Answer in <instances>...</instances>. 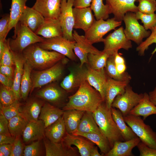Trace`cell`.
Returning <instances> with one entry per match:
<instances>
[{"label":"cell","mask_w":156,"mask_h":156,"mask_svg":"<svg viewBox=\"0 0 156 156\" xmlns=\"http://www.w3.org/2000/svg\"><path fill=\"white\" fill-rule=\"evenodd\" d=\"M76 92L68 97L64 111L75 109L93 113L104 102L99 92L86 80L81 82Z\"/></svg>","instance_id":"cell-1"},{"label":"cell","mask_w":156,"mask_h":156,"mask_svg":"<svg viewBox=\"0 0 156 156\" xmlns=\"http://www.w3.org/2000/svg\"><path fill=\"white\" fill-rule=\"evenodd\" d=\"M22 53L25 61L33 69L36 70L49 68L63 60L66 57L56 51L43 49L37 43L27 47Z\"/></svg>","instance_id":"cell-2"},{"label":"cell","mask_w":156,"mask_h":156,"mask_svg":"<svg viewBox=\"0 0 156 156\" xmlns=\"http://www.w3.org/2000/svg\"><path fill=\"white\" fill-rule=\"evenodd\" d=\"M92 113L101 132L108 140L111 148L116 141H124L113 118L111 108L107 107L105 102Z\"/></svg>","instance_id":"cell-3"},{"label":"cell","mask_w":156,"mask_h":156,"mask_svg":"<svg viewBox=\"0 0 156 156\" xmlns=\"http://www.w3.org/2000/svg\"><path fill=\"white\" fill-rule=\"evenodd\" d=\"M14 32L12 38L8 40L11 50L17 53H22L29 45L42 42L44 39L19 21L14 29Z\"/></svg>","instance_id":"cell-4"},{"label":"cell","mask_w":156,"mask_h":156,"mask_svg":"<svg viewBox=\"0 0 156 156\" xmlns=\"http://www.w3.org/2000/svg\"><path fill=\"white\" fill-rule=\"evenodd\" d=\"M123 117L141 142L149 147L156 149V133L150 126L146 124L140 116L129 114Z\"/></svg>","instance_id":"cell-5"},{"label":"cell","mask_w":156,"mask_h":156,"mask_svg":"<svg viewBox=\"0 0 156 156\" xmlns=\"http://www.w3.org/2000/svg\"><path fill=\"white\" fill-rule=\"evenodd\" d=\"M66 57L51 67L41 70H34L31 73V93L35 88L54 82L61 76L64 65L67 61Z\"/></svg>","instance_id":"cell-6"},{"label":"cell","mask_w":156,"mask_h":156,"mask_svg":"<svg viewBox=\"0 0 156 156\" xmlns=\"http://www.w3.org/2000/svg\"><path fill=\"white\" fill-rule=\"evenodd\" d=\"M122 21L114 18L96 20L90 28L85 32L84 36L90 43L103 42V37L108 32L120 26Z\"/></svg>","instance_id":"cell-7"},{"label":"cell","mask_w":156,"mask_h":156,"mask_svg":"<svg viewBox=\"0 0 156 156\" xmlns=\"http://www.w3.org/2000/svg\"><path fill=\"white\" fill-rule=\"evenodd\" d=\"M75 43L74 40H70L61 36L44 38V41L37 43L43 49L56 51L74 60L76 56L74 51Z\"/></svg>","instance_id":"cell-8"},{"label":"cell","mask_w":156,"mask_h":156,"mask_svg":"<svg viewBox=\"0 0 156 156\" xmlns=\"http://www.w3.org/2000/svg\"><path fill=\"white\" fill-rule=\"evenodd\" d=\"M125 27L124 32L127 38L139 45L143 38L148 37L151 32L145 29L137 19L135 13L129 12L126 14L123 20Z\"/></svg>","instance_id":"cell-9"},{"label":"cell","mask_w":156,"mask_h":156,"mask_svg":"<svg viewBox=\"0 0 156 156\" xmlns=\"http://www.w3.org/2000/svg\"><path fill=\"white\" fill-rule=\"evenodd\" d=\"M143 94L135 92L129 84L122 94L118 95L115 98L111 107L119 109L123 116L128 115L131 111L142 100Z\"/></svg>","instance_id":"cell-10"},{"label":"cell","mask_w":156,"mask_h":156,"mask_svg":"<svg viewBox=\"0 0 156 156\" xmlns=\"http://www.w3.org/2000/svg\"><path fill=\"white\" fill-rule=\"evenodd\" d=\"M103 42L104 47L103 51L109 53L111 55L118 52L120 49L128 51L132 46L131 41L126 36L122 26L109 34L104 38Z\"/></svg>","instance_id":"cell-11"},{"label":"cell","mask_w":156,"mask_h":156,"mask_svg":"<svg viewBox=\"0 0 156 156\" xmlns=\"http://www.w3.org/2000/svg\"><path fill=\"white\" fill-rule=\"evenodd\" d=\"M75 0H61L60 13L58 18L62 27L63 36L73 41V34L74 25L73 12Z\"/></svg>","instance_id":"cell-12"},{"label":"cell","mask_w":156,"mask_h":156,"mask_svg":"<svg viewBox=\"0 0 156 156\" xmlns=\"http://www.w3.org/2000/svg\"><path fill=\"white\" fill-rule=\"evenodd\" d=\"M83 75L84 79L99 92L105 102L108 78L105 69L95 70L88 66L87 69L83 70Z\"/></svg>","instance_id":"cell-13"},{"label":"cell","mask_w":156,"mask_h":156,"mask_svg":"<svg viewBox=\"0 0 156 156\" xmlns=\"http://www.w3.org/2000/svg\"><path fill=\"white\" fill-rule=\"evenodd\" d=\"M109 8L110 14L118 21H122L125 14L128 12L134 13L138 11L135 2L138 0H105Z\"/></svg>","instance_id":"cell-14"},{"label":"cell","mask_w":156,"mask_h":156,"mask_svg":"<svg viewBox=\"0 0 156 156\" xmlns=\"http://www.w3.org/2000/svg\"><path fill=\"white\" fill-rule=\"evenodd\" d=\"M61 0H36L32 8L40 13L45 19H58Z\"/></svg>","instance_id":"cell-15"},{"label":"cell","mask_w":156,"mask_h":156,"mask_svg":"<svg viewBox=\"0 0 156 156\" xmlns=\"http://www.w3.org/2000/svg\"><path fill=\"white\" fill-rule=\"evenodd\" d=\"M62 142L66 146H75L81 156H90L91 149L95 144L87 138L80 135L69 134L66 132Z\"/></svg>","instance_id":"cell-16"},{"label":"cell","mask_w":156,"mask_h":156,"mask_svg":"<svg viewBox=\"0 0 156 156\" xmlns=\"http://www.w3.org/2000/svg\"><path fill=\"white\" fill-rule=\"evenodd\" d=\"M92 11L90 7L82 8H73L74 29H81L85 32L87 31L96 20Z\"/></svg>","instance_id":"cell-17"},{"label":"cell","mask_w":156,"mask_h":156,"mask_svg":"<svg viewBox=\"0 0 156 156\" xmlns=\"http://www.w3.org/2000/svg\"><path fill=\"white\" fill-rule=\"evenodd\" d=\"M129 81L117 80L108 76L105 102L108 107L111 108L112 103L117 96L124 93Z\"/></svg>","instance_id":"cell-18"},{"label":"cell","mask_w":156,"mask_h":156,"mask_svg":"<svg viewBox=\"0 0 156 156\" xmlns=\"http://www.w3.org/2000/svg\"><path fill=\"white\" fill-rule=\"evenodd\" d=\"M64 90L55 85H51L38 91L36 96L53 104L58 105L63 101L65 97Z\"/></svg>","instance_id":"cell-19"},{"label":"cell","mask_w":156,"mask_h":156,"mask_svg":"<svg viewBox=\"0 0 156 156\" xmlns=\"http://www.w3.org/2000/svg\"><path fill=\"white\" fill-rule=\"evenodd\" d=\"M44 144L46 156H79L76 148L65 146L62 141L54 142L48 139H45Z\"/></svg>","instance_id":"cell-20"},{"label":"cell","mask_w":156,"mask_h":156,"mask_svg":"<svg viewBox=\"0 0 156 156\" xmlns=\"http://www.w3.org/2000/svg\"><path fill=\"white\" fill-rule=\"evenodd\" d=\"M45 19L37 11L26 6L19 21L34 33L44 23Z\"/></svg>","instance_id":"cell-21"},{"label":"cell","mask_w":156,"mask_h":156,"mask_svg":"<svg viewBox=\"0 0 156 156\" xmlns=\"http://www.w3.org/2000/svg\"><path fill=\"white\" fill-rule=\"evenodd\" d=\"M45 128L44 123L41 120L29 122L22 135L23 142L27 143L41 140L45 136Z\"/></svg>","instance_id":"cell-22"},{"label":"cell","mask_w":156,"mask_h":156,"mask_svg":"<svg viewBox=\"0 0 156 156\" xmlns=\"http://www.w3.org/2000/svg\"><path fill=\"white\" fill-rule=\"evenodd\" d=\"M44 104L42 101L37 99L31 98L23 106H21L19 109L20 114L28 122L37 121L39 120Z\"/></svg>","instance_id":"cell-23"},{"label":"cell","mask_w":156,"mask_h":156,"mask_svg":"<svg viewBox=\"0 0 156 156\" xmlns=\"http://www.w3.org/2000/svg\"><path fill=\"white\" fill-rule=\"evenodd\" d=\"M140 141V140L138 137L124 142L119 141H116L112 147L104 156H134L132 153V149L137 146Z\"/></svg>","instance_id":"cell-24"},{"label":"cell","mask_w":156,"mask_h":156,"mask_svg":"<svg viewBox=\"0 0 156 156\" xmlns=\"http://www.w3.org/2000/svg\"><path fill=\"white\" fill-rule=\"evenodd\" d=\"M14 62V73L12 88L18 100L21 98V82L23 75L25 59L22 53L14 52L11 50Z\"/></svg>","instance_id":"cell-25"},{"label":"cell","mask_w":156,"mask_h":156,"mask_svg":"<svg viewBox=\"0 0 156 156\" xmlns=\"http://www.w3.org/2000/svg\"><path fill=\"white\" fill-rule=\"evenodd\" d=\"M45 39L63 36V33L58 19H45L44 23L35 33Z\"/></svg>","instance_id":"cell-26"},{"label":"cell","mask_w":156,"mask_h":156,"mask_svg":"<svg viewBox=\"0 0 156 156\" xmlns=\"http://www.w3.org/2000/svg\"><path fill=\"white\" fill-rule=\"evenodd\" d=\"M143 94L142 100L131 111L129 114L142 116L144 120L150 116L156 114V105L151 101L148 94L146 92Z\"/></svg>","instance_id":"cell-27"},{"label":"cell","mask_w":156,"mask_h":156,"mask_svg":"<svg viewBox=\"0 0 156 156\" xmlns=\"http://www.w3.org/2000/svg\"><path fill=\"white\" fill-rule=\"evenodd\" d=\"M64 111L50 103L44 104L38 119L42 120L46 128L62 116Z\"/></svg>","instance_id":"cell-28"},{"label":"cell","mask_w":156,"mask_h":156,"mask_svg":"<svg viewBox=\"0 0 156 156\" xmlns=\"http://www.w3.org/2000/svg\"><path fill=\"white\" fill-rule=\"evenodd\" d=\"M66 131L62 116L53 123L45 128V136L49 140L54 142H61Z\"/></svg>","instance_id":"cell-29"},{"label":"cell","mask_w":156,"mask_h":156,"mask_svg":"<svg viewBox=\"0 0 156 156\" xmlns=\"http://www.w3.org/2000/svg\"><path fill=\"white\" fill-rule=\"evenodd\" d=\"M112 116L120 131L124 141H127L138 137L131 127L126 124L123 116L118 109L111 107Z\"/></svg>","instance_id":"cell-30"},{"label":"cell","mask_w":156,"mask_h":156,"mask_svg":"<svg viewBox=\"0 0 156 156\" xmlns=\"http://www.w3.org/2000/svg\"><path fill=\"white\" fill-rule=\"evenodd\" d=\"M85 111L75 109L64 110L62 117L66 132L72 134L77 130L80 120Z\"/></svg>","instance_id":"cell-31"},{"label":"cell","mask_w":156,"mask_h":156,"mask_svg":"<svg viewBox=\"0 0 156 156\" xmlns=\"http://www.w3.org/2000/svg\"><path fill=\"white\" fill-rule=\"evenodd\" d=\"M72 134L81 135L91 141L99 148L102 156H104L111 148L108 140L101 133H88L76 131Z\"/></svg>","instance_id":"cell-32"},{"label":"cell","mask_w":156,"mask_h":156,"mask_svg":"<svg viewBox=\"0 0 156 156\" xmlns=\"http://www.w3.org/2000/svg\"><path fill=\"white\" fill-rule=\"evenodd\" d=\"M27 0H12L8 32L12 28H16L24 12Z\"/></svg>","instance_id":"cell-33"},{"label":"cell","mask_w":156,"mask_h":156,"mask_svg":"<svg viewBox=\"0 0 156 156\" xmlns=\"http://www.w3.org/2000/svg\"><path fill=\"white\" fill-rule=\"evenodd\" d=\"M77 131L90 133H101L92 112L85 111L82 117Z\"/></svg>","instance_id":"cell-34"},{"label":"cell","mask_w":156,"mask_h":156,"mask_svg":"<svg viewBox=\"0 0 156 156\" xmlns=\"http://www.w3.org/2000/svg\"><path fill=\"white\" fill-rule=\"evenodd\" d=\"M83 80V70L77 72L71 71L64 79L60 86L64 90L70 92L75 88L79 87Z\"/></svg>","instance_id":"cell-35"},{"label":"cell","mask_w":156,"mask_h":156,"mask_svg":"<svg viewBox=\"0 0 156 156\" xmlns=\"http://www.w3.org/2000/svg\"><path fill=\"white\" fill-rule=\"evenodd\" d=\"M32 69L31 66L25 61L20 86L21 98L24 100L27 99L31 90L32 84L31 76Z\"/></svg>","instance_id":"cell-36"},{"label":"cell","mask_w":156,"mask_h":156,"mask_svg":"<svg viewBox=\"0 0 156 156\" xmlns=\"http://www.w3.org/2000/svg\"><path fill=\"white\" fill-rule=\"evenodd\" d=\"M73 35L75 42V47L79 50L87 54H99L102 52L90 43L84 36L80 35L76 30H73Z\"/></svg>","instance_id":"cell-37"},{"label":"cell","mask_w":156,"mask_h":156,"mask_svg":"<svg viewBox=\"0 0 156 156\" xmlns=\"http://www.w3.org/2000/svg\"><path fill=\"white\" fill-rule=\"evenodd\" d=\"M8 128L11 135L15 138L20 137L28 122L20 114L9 120Z\"/></svg>","instance_id":"cell-38"},{"label":"cell","mask_w":156,"mask_h":156,"mask_svg":"<svg viewBox=\"0 0 156 156\" xmlns=\"http://www.w3.org/2000/svg\"><path fill=\"white\" fill-rule=\"evenodd\" d=\"M111 55L108 53L102 51L99 54L89 53L88 58L89 66L95 70L104 69L108 58Z\"/></svg>","instance_id":"cell-39"},{"label":"cell","mask_w":156,"mask_h":156,"mask_svg":"<svg viewBox=\"0 0 156 156\" xmlns=\"http://www.w3.org/2000/svg\"><path fill=\"white\" fill-rule=\"evenodd\" d=\"M105 69L107 75L114 79L130 81L131 79V75L127 72H126L123 74H120L118 72L114 62V55H111L108 58Z\"/></svg>","instance_id":"cell-40"},{"label":"cell","mask_w":156,"mask_h":156,"mask_svg":"<svg viewBox=\"0 0 156 156\" xmlns=\"http://www.w3.org/2000/svg\"><path fill=\"white\" fill-rule=\"evenodd\" d=\"M90 7L96 20L108 18L110 14L109 10L108 5L104 4L103 0H92Z\"/></svg>","instance_id":"cell-41"},{"label":"cell","mask_w":156,"mask_h":156,"mask_svg":"<svg viewBox=\"0 0 156 156\" xmlns=\"http://www.w3.org/2000/svg\"><path fill=\"white\" fill-rule=\"evenodd\" d=\"M16 98L12 88L0 86V105L5 107L13 103L16 100Z\"/></svg>","instance_id":"cell-42"},{"label":"cell","mask_w":156,"mask_h":156,"mask_svg":"<svg viewBox=\"0 0 156 156\" xmlns=\"http://www.w3.org/2000/svg\"><path fill=\"white\" fill-rule=\"evenodd\" d=\"M154 43L156 44V25L151 30L150 35L137 47L136 51L139 55L143 56L145 51L148 49L149 47ZM156 52V46L151 53L152 55H153Z\"/></svg>","instance_id":"cell-43"},{"label":"cell","mask_w":156,"mask_h":156,"mask_svg":"<svg viewBox=\"0 0 156 156\" xmlns=\"http://www.w3.org/2000/svg\"><path fill=\"white\" fill-rule=\"evenodd\" d=\"M137 19L141 20L143 26L146 30L151 31L156 25V14H146L139 11L135 13Z\"/></svg>","instance_id":"cell-44"},{"label":"cell","mask_w":156,"mask_h":156,"mask_svg":"<svg viewBox=\"0 0 156 156\" xmlns=\"http://www.w3.org/2000/svg\"><path fill=\"white\" fill-rule=\"evenodd\" d=\"M19 100H16L13 103L5 107L0 105V111L8 120L20 114L19 109L21 105Z\"/></svg>","instance_id":"cell-45"},{"label":"cell","mask_w":156,"mask_h":156,"mask_svg":"<svg viewBox=\"0 0 156 156\" xmlns=\"http://www.w3.org/2000/svg\"><path fill=\"white\" fill-rule=\"evenodd\" d=\"M0 65L14 66V62L8 39L5 41V47L2 56L0 57Z\"/></svg>","instance_id":"cell-46"},{"label":"cell","mask_w":156,"mask_h":156,"mask_svg":"<svg viewBox=\"0 0 156 156\" xmlns=\"http://www.w3.org/2000/svg\"><path fill=\"white\" fill-rule=\"evenodd\" d=\"M138 11L146 14L154 13L156 10L155 0H138Z\"/></svg>","instance_id":"cell-47"},{"label":"cell","mask_w":156,"mask_h":156,"mask_svg":"<svg viewBox=\"0 0 156 156\" xmlns=\"http://www.w3.org/2000/svg\"><path fill=\"white\" fill-rule=\"evenodd\" d=\"M40 140L33 142L31 144L25 146L23 156H39L41 155Z\"/></svg>","instance_id":"cell-48"},{"label":"cell","mask_w":156,"mask_h":156,"mask_svg":"<svg viewBox=\"0 0 156 156\" xmlns=\"http://www.w3.org/2000/svg\"><path fill=\"white\" fill-rule=\"evenodd\" d=\"M10 21V14L3 15L0 20V39L5 40L8 34Z\"/></svg>","instance_id":"cell-49"},{"label":"cell","mask_w":156,"mask_h":156,"mask_svg":"<svg viewBox=\"0 0 156 156\" xmlns=\"http://www.w3.org/2000/svg\"><path fill=\"white\" fill-rule=\"evenodd\" d=\"M25 146L20 138L16 137L12 144V147L10 156H23Z\"/></svg>","instance_id":"cell-50"},{"label":"cell","mask_w":156,"mask_h":156,"mask_svg":"<svg viewBox=\"0 0 156 156\" xmlns=\"http://www.w3.org/2000/svg\"><path fill=\"white\" fill-rule=\"evenodd\" d=\"M140 156H156V149L148 146L140 141L137 146Z\"/></svg>","instance_id":"cell-51"},{"label":"cell","mask_w":156,"mask_h":156,"mask_svg":"<svg viewBox=\"0 0 156 156\" xmlns=\"http://www.w3.org/2000/svg\"><path fill=\"white\" fill-rule=\"evenodd\" d=\"M0 113V134L11 135L9 130L8 120L1 111Z\"/></svg>","instance_id":"cell-52"},{"label":"cell","mask_w":156,"mask_h":156,"mask_svg":"<svg viewBox=\"0 0 156 156\" xmlns=\"http://www.w3.org/2000/svg\"><path fill=\"white\" fill-rule=\"evenodd\" d=\"M14 66L0 65V73L13 80L14 69Z\"/></svg>","instance_id":"cell-53"},{"label":"cell","mask_w":156,"mask_h":156,"mask_svg":"<svg viewBox=\"0 0 156 156\" xmlns=\"http://www.w3.org/2000/svg\"><path fill=\"white\" fill-rule=\"evenodd\" d=\"M15 138L11 135L0 134V144H13Z\"/></svg>","instance_id":"cell-54"},{"label":"cell","mask_w":156,"mask_h":156,"mask_svg":"<svg viewBox=\"0 0 156 156\" xmlns=\"http://www.w3.org/2000/svg\"><path fill=\"white\" fill-rule=\"evenodd\" d=\"M92 0H75L73 6L82 8L90 7Z\"/></svg>","instance_id":"cell-55"},{"label":"cell","mask_w":156,"mask_h":156,"mask_svg":"<svg viewBox=\"0 0 156 156\" xmlns=\"http://www.w3.org/2000/svg\"><path fill=\"white\" fill-rule=\"evenodd\" d=\"M12 144H0V152L2 153L4 156H10L11 154Z\"/></svg>","instance_id":"cell-56"},{"label":"cell","mask_w":156,"mask_h":156,"mask_svg":"<svg viewBox=\"0 0 156 156\" xmlns=\"http://www.w3.org/2000/svg\"><path fill=\"white\" fill-rule=\"evenodd\" d=\"M0 82L1 85L5 86L12 88L13 80L5 75L0 73Z\"/></svg>","instance_id":"cell-57"},{"label":"cell","mask_w":156,"mask_h":156,"mask_svg":"<svg viewBox=\"0 0 156 156\" xmlns=\"http://www.w3.org/2000/svg\"><path fill=\"white\" fill-rule=\"evenodd\" d=\"M122 54L119 53L118 52L114 54V62L116 65L125 63V59L122 56Z\"/></svg>","instance_id":"cell-58"},{"label":"cell","mask_w":156,"mask_h":156,"mask_svg":"<svg viewBox=\"0 0 156 156\" xmlns=\"http://www.w3.org/2000/svg\"><path fill=\"white\" fill-rule=\"evenodd\" d=\"M116 69L120 74H123L125 73L127 69L125 63L116 65Z\"/></svg>","instance_id":"cell-59"},{"label":"cell","mask_w":156,"mask_h":156,"mask_svg":"<svg viewBox=\"0 0 156 156\" xmlns=\"http://www.w3.org/2000/svg\"><path fill=\"white\" fill-rule=\"evenodd\" d=\"M148 95L151 101L156 105V86L153 90L149 93Z\"/></svg>","instance_id":"cell-60"},{"label":"cell","mask_w":156,"mask_h":156,"mask_svg":"<svg viewBox=\"0 0 156 156\" xmlns=\"http://www.w3.org/2000/svg\"><path fill=\"white\" fill-rule=\"evenodd\" d=\"M97 146H94L91 149L90 152V156H102L98 151Z\"/></svg>","instance_id":"cell-61"},{"label":"cell","mask_w":156,"mask_h":156,"mask_svg":"<svg viewBox=\"0 0 156 156\" xmlns=\"http://www.w3.org/2000/svg\"><path fill=\"white\" fill-rule=\"evenodd\" d=\"M5 40L0 39V57L2 56L4 50Z\"/></svg>","instance_id":"cell-62"}]
</instances>
